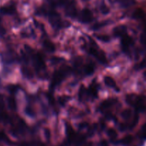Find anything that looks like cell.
<instances>
[{"label":"cell","mask_w":146,"mask_h":146,"mask_svg":"<svg viewBox=\"0 0 146 146\" xmlns=\"http://www.w3.org/2000/svg\"><path fill=\"white\" fill-rule=\"evenodd\" d=\"M141 137L143 140H146V123L141 128Z\"/></svg>","instance_id":"cb8c5ba5"},{"label":"cell","mask_w":146,"mask_h":146,"mask_svg":"<svg viewBox=\"0 0 146 146\" xmlns=\"http://www.w3.org/2000/svg\"><path fill=\"white\" fill-rule=\"evenodd\" d=\"M101 11L102 14H107L109 13L110 10H109V8H108L106 5H105L104 4H103L101 7Z\"/></svg>","instance_id":"603a6c76"},{"label":"cell","mask_w":146,"mask_h":146,"mask_svg":"<svg viewBox=\"0 0 146 146\" xmlns=\"http://www.w3.org/2000/svg\"><path fill=\"white\" fill-rule=\"evenodd\" d=\"M93 13L89 9H84L80 13L79 20L81 23L84 24H88L93 21Z\"/></svg>","instance_id":"8992f818"},{"label":"cell","mask_w":146,"mask_h":146,"mask_svg":"<svg viewBox=\"0 0 146 146\" xmlns=\"http://www.w3.org/2000/svg\"><path fill=\"white\" fill-rule=\"evenodd\" d=\"M108 134L109 136L111 137H115L116 136V132L115 131V130L112 129V128H110L109 130L108 131Z\"/></svg>","instance_id":"484cf974"},{"label":"cell","mask_w":146,"mask_h":146,"mask_svg":"<svg viewBox=\"0 0 146 146\" xmlns=\"http://www.w3.org/2000/svg\"><path fill=\"white\" fill-rule=\"evenodd\" d=\"M76 0H69L68 4L64 7L65 14L67 17L71 18H75L77 16V9L76 7Z\"/></svg>","instance_id":"5b68a950"},{"label":"cell","mask_w":146,"mask_h":146,"mask_svg":"<svg viewBox=\"0 0 146 146\" xmlns=\"http://www.w3.org/2000/svg\"><path fill=\"white\" fill-rule=\"evenodd\" d=\"M19 87L17 85H10L8 87V91L11 93V94H14L17 92Z\"/></svg>","instance_id":"ffe728a7"},{"label":"cell","mask_w":146,"mask_h":146,"mask_svg":"<svg viewBox=\"0 0 146 146\" xmlns=\"http://www.w3.org/2000/svg\"><path fill=\"white\" fill-rule=\"evenodd\" d=\"M7 104H8V106L11 111H16L17 108V102H16L15 98L13 96H10L7 100Z\"/></svg>","instance_id":"2e32d148"},{"label":"cell","mask_w":146,"mask_h":146,"mask_svg":"<svg viewBox=\"0 0 146 146\" xmlns=\"http://www.w3.org/2000/svg\"><path fill=\"white\" fill-rule=\"evenodd\" d=\"M117 1H119V2H121V3L123 2V1H126V0H117Z\"/></svg>","instance_id":"f1b7e54d"},{"label":"cell","mask_w":146,"mask_h":146,"mask_svg":"<svg viewBox=\"0 0 146 146\" xmlns=\"http://www.w3.org/2000/svg\"><path fill=\"white\" fill-rule=\"evenodd\" d=\"M33 64L36 72L44 71L46 68L45 61L40 54H36L33 56Z\"/></svg>","instance_id":"277c9868"},{"label":"cell","mask_w":146,"mask_h":146,"mask_svg":"<svg viewBox=\"0 0 146 146\" xmlns=\"http://www.w3.org/2000/svg\"><path fill=\"white\" fill-rule=\"evenodd\" d=\"M4 107V103H3V99L0 98V109H2Z\"/></svg>","instance_id":"83f0119b"},{"label":"cell","mask_w":146,"mask_h":146,"mask_svg":"<svg viewBox=\"0 0 146 146\" xmlns=\"http://www.w3.org/2000/svg\"><path fill=\"white\" fill-rule=\"evenodd\" d=\"M96 36L98 40L104 41V42L110 41V37L107 35H96Z\"/></svg>","instance_id":"d6986e66"},{"label":"cell","mask_w":146,"mask_h":146,"mask_svg":"<svg viewBox=\"0 0 146 146\" xmlns=\"http://www.w3.org/2000/svg\"><path fill=\"white\" fill-rule=\"evenodd\" d=\"M104 83H105L106 85L108 87H109V88H115V89H117V91H120V90L116 87V83H115V80H114L112 77L108 76L104 77Z\"/></svg>","instance_id":"30bf717a"},{"label":"cell","mask_w":146,"mask_h":146,"mask_svg":"<svg viewBox=\"0 0 146 146\" xmlns=\"http://www.w3.org/2000/svg\"><path fill=\"white\" fill-rule=\"evenodd\" d=\"M70 72H71V69L68 68V67L61 68V69L58 70V71H56L54 72V75H53L52 81H51V89L53 90L56 86L59 85L62 82L63 80L68 75Z\"/></svg>","instance_id":"7a4b0ae2"},{"label":"cell","mask_w":146,"mask_h":146,"mask_svg":"<svg viewBox=\"0 0 146 146\" xmlns=\"http://www.w3.org/2000/svg\"><path fill=\"white\" fill-rule=\"evenodd\" d=\"M114 104H115V100L114 99L106 100V101H105L104 102H103L102 104H101L100 108H101V109L102 110V111H104V110L110 108V107L112 105H113Z\"/></svg>","instance_id":"9a60e30c"},{"label":"cell","mask_w":146,"mask_h":146,"mask_svg":"<svg viewBox=\"0 0 146 146\" xmlns=\"http://www.w3.org/2000/svg\"><path fill=\"white\" fill-rule=\"evenodd\" d=\"M145 75L146 76V71H145Z\"/></svg>","instance_id":"4dcf8cb0"},{"label":"cell","mask_w":146,"mask_h":146,"mask_svg":"<svg viewBox=\"0 0 146 146\" xmlns=\"http://www.w3.org/2000/svg\"><path fill=\"white\" fill-rule=\"evenodd\" d=\"M141 42L146 48V34H142L141 36Z\"/></svg>","instance_id":"4316f807"},{"label":"cell","mask_w":146,"mask_h":146,"mask_svg":"<svg viewBox=\"0 0 146 146\" xmlns=\"http://www.w3.org/2000/svg\"><path fill=\"white\" fill-rule=\"evenodd\" d=\"M16 11L15 7L13 5L6 6V7H3L0 8V12L2 14H7V15H11V14H14Z\"/></svg>","instance_id":"8fae6325"},{"label":"cell","mask_w":146,"mask_h":146,"mask_svg":"<svg viewBox=\"0 0 146 146\" xmlns=\"http://www.w3.org/2000/svg\"><path fill=\"white\" fill-rule=\"evenodd\" d=\"M25 112L27 115H29V116H31V117H33L34 115V111H33V109L30 106H27V108H26Z\"/></svg>","instance_id":"d4e9b609"},{"label":"cell","mask_w":146,"mask_h":146,"mask_svg":"<svg viewBox=\"0 0 146 146\" xmlns=\"http://www.w3.org/2000/svg\"><path fill=\"white\" fill-rule=\"evenodd\" d=\"M22 72H23V74H24L25 76L28 77V78H31V77H32V72H31L28 68L24 67V68H22Z\"/></svg>","instance_id":"44dd1931"},{"label":"cell","mask_w":146,"mask_h":146,"mask_svg":"<svg viewBox=\"0 0 146 146\" xmlns=\"http://www.w3.org/2000/svg\"><path fill=\"white\" fill-rule=\"evenodd\" d=\"M145 12L144 11L143 9H142L141 8L136 9L132 14V17L133 19H135L143 20L144 19H145Z\"/></svg>","instance_id":"9c48e42d"},{"label":"cell","mask_w":146,"mask_h":146,"mask_svg":"<svg viewBox=\"0 0 146 146\" xmlns=\"http://www.w3.org/2000/svg\"><path fill=\"white\" fill-rule=\"evenodd\" d=\"M43 46L48 52H54L56 50V46L51 41L48 40H45L43 43Z\"/></svg>","instance_id":"7c38bea8"},{"label":"cell","mask_w":146,"mask_h":146,"mask_svg":"<svg viewBox=\"0 0 146 146\" xmlns=\"http://www.w3.org/2000/svg\"><path fill=\"white\" fill-rule=\"evenodd\" d=\"M121 43L122 49L123 50V51L126 53L129 51L130 47L133 44V38L130 36H128V34H125V36L121 37Z\"/></svg>","instance_id":"52a82bcc"},{"label":"cell","mask_w":146,"mask_h":146,"mask_svg":"<svg viewBox=\"0 0 146 146\" xmlns=\"http://www.w3.org/2000/svg\"><path fill=\"white\" fill-rule=\"evenodd\" d=\"M108 24V21H102V22L100 23H96L94 25L92 26V29L93 30H98L99 29H101V27H104V26L107 25Z\"/></svg>","instance_id":"e0dca14e"},{"label":"cell","mask_w":146,"mask_h":146,"mask_svg":"<svg viewBox=\"0 0 146 146\" xmlns=\"http://www.w3.org/2000/svg\"><path fill=\"white\" fill-rule=\"evenodd\" d=\"M146 67V58H144L141 63L138 64L137 66H135V68H136L137 70H141L143 69V68H145Z\"/></svg>","instance_id":"7402d4cb"},{"label":"cell","mask_w":146,"mask_h":146,"mask_svg":"<svg viewBox=\"0 0 146 146\" xmlns=\"http://www.w3.org/2000/svg\"><path fill=\"white\" fill-rule=\"evenodd\" d=\"M98 88L96 87V85L94 84H91L88 90H87V94L89 95L90 96H92L94 98H96L97 95H98Z\"/></svg>","instance_id":"5bb4252c"},{"label":"cell","mask_w":146,"mask_h":146,"mask_svg":"<svg viewBox=\"0 0 146 146\" xmlns=\"http://www.w3.org/2000/svg\"><path fill=\"white\" fill-rule=\"evenodd\" d=\"M113 35L115 37H123L127 34V27L125 25H119L115 27L113 30Z\"/></svg>","instance_id":"ba28073f"},{"label":"cell","mask_w":146,"mask_h":146,"mask_svg":"<svg viewBox=\"0 0 146 146\" xmlns=\"http://www.w3.org/2000/svg\"><path fill=\"white\" fill-rule=\"evenodd\" d=\"M53 8H51V9L47 11L46 15H48V20L49 22L53 27H56V28H61L63 27V21L61 19V17L58 14V12L52 9Z\"/></svg>","instance_id":"3957f363"},{"label":"cell","mask_w":146,"mask_h":146,"mask_svg":"<svg viewBox=\"0 0 146 146\" xmlns=\"http://www.w3.org/2000/svg\"><path fill=\"white\" fill-rule=\"evenodd\" d=\"M131 114H132V112H131V109H125L121 113V115H122L123 118L124 119H129L131 116Z\"/></svg>","instance_id":"ac0fdd59"},{"label":"cell","mask_w":146,"mask_h":146,"mask_svg":"<svg viewBox=\"0 0 146 146\" xmlns=\"http://www.w3.org/2000/svg\"><path fill=\"white\" fill-rule=\"evenodd\" d=\"M84 71L86 76L92 75L95 71V66H94V64L89 63L84 66Z\"/></svg>","instance_id":"4fadbf2b"},{"label":"cell","mask_w":146,"mask_h":146,"mask_svg":"<svg viewBox=\"0 0 146 146\" xmlns=\"http://www.w3.org/2000/svg\"><path fill=\"white\" fill-rule=\"evenodd\" d=\"M146 97L143 96L129 95L126 98V102L135 108L137 112H143L146 110Z\"/></svg>","instance_id":"6da1fadb"},{"label":"cell","mask_w":146,"mask_h":146,"mask_svg":"<svg viewBox=\"0 0 146 146\" xmlns=\"http://www.w3.org/2000/svg\"><path fill=\"white\" fill-rule=\"evenodd\" d=\"M83 1H88V0H83Z\"/></svg>","instance_id":"f546056e"}]
</instances>
